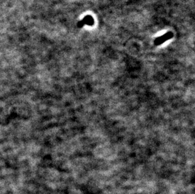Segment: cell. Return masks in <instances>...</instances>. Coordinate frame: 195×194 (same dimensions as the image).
I'll return each instance as SVG.
<instances>
[{
    "instance_id": "1",
    "label": "cell",
    "mask_w": 195,
    "mask_h": 194,
    "mask_svg": "<svg viewBox=\"0 0 195 194\" xmlns=\"http://www.w3.org/2000/svg\"><path fill=\"white\" fill-rule=\"evenodd\" d=\"M173 36V33L172 32H168L167 33L162 35V36L158 37L157 39H155L154 40V45L155 46H160V45H162L167 40L171 39Z\"/></svg>"
},
{
    "instance_id": "2",
    "label": "cell",
    "mask_w": 195,
    "mask_h": 194,
    "mask_svg": "<svg viewBox=\"0 0 195 194\" xmlns=\"http://www.w3.org/2000/svg\"><path fill=\"white\" fill-rule=\"evenodd\" d=\"M85 25L89 26H93L94 25V20L91 15H86L81 21H78L77 26L79 28H81Z\"/></svg>"
}]
</instances>
